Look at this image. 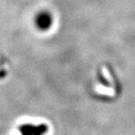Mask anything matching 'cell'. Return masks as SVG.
Returning a JSON list of instances; mask_svg holds the SVG:
<instances>
[{
    "mask_svg": "<svg viewBox=\"0 0 135 135\" xmlns=\"http://www.w3.org/2000/svg\"><path fill=\"white\" fill-rule=\"evenodd\" d=\"M11 135H49L51 126L43 119L23 118L12 127Z\"/></svg>",
    "mask_w": 135,
    "mask_h": 135,
    "instance_id": "obj_2",
    "label": "cell"
},
{
    "mask_svg": "<svg viewBox=\"0 0 135 135\" xmlns=\"http://www.w3.org/2000/svg\"><path fill=\"white\" fill-rule=\"evenodd\" d=\"M91 92L100 99H114L120 94V83L114 70L108 65L98 68L95 78L91 84Z\"/></svg>",
    "mask_w": 135,
    "mask_h": 135,
    "instance_id": "obj_1",
    "label": "cell"
},
{
    "mask_svg": "<svg viewBox=\"0 0 135 135\" xmlns=\"http://www.w3.org/2000/svg\"><path fill=\"white\" fill-rule=\"evenodd\" d=\"M9 70H11V67L8 61L0 55V81L7 78V76L9 73Z\"/></svg>",
    "mask_w": 135,
    "mask_h": 135,
    "instance_id": "obj_3",
    "label": "cell"
}]
</instances>
